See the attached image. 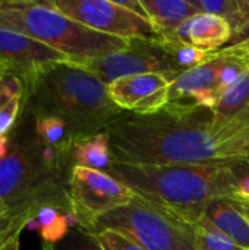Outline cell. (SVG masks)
Wrapping results in <instances>:
<instances>
[{"label": "cell", "mask_w": 249, "mask_h": 250, "mask_svg": "<svg viewBox=\"0 0 249 250\" xmlns=\"http://www.w3.org/2000/svg\"><path fill=\"white\" fill-rule=\"evenodd\" d=\"M219 60H220V63H219V83H220V89L223 92L226 88L233 85L245 72H248V69L245 66H242L241 63L233 62V60H226V59H219Z\"/></svg>", "instance_id": "obj_27"}, {"label": "cell", "mask_w": 249, "mask_h": 250, "mask_svg": "<svg viewBox=\"0 0 249 250\" xmlns=\"http://www.w3.org/2000/svg\"><path fill=\"white\" fill-rule=\"evenodd\" d=\"M141 3L161 40L169 38L181 23L200 13L186 0H141Z\"/></svg>", "instance_id": "obj_15"}, {"label": "cell", "mask_w": 249, "mask_h": 250, "mask_svg": "<svg viewBox=\"0 0 249 250\" xmlns=\"http://www.w3.org/2000/svg\"><path fill=\"white\" fill-rule=\"evenodd\" d=\"M63 212L59 211L57 208H53V207H43L38 212H37V220L40 221L41 224V229L50 226L51 223H54Z\"/></svg>", "instance_id": "obj_31"}, {"label": "cell", "mask_w": 249, "mask_h": 250, "mask_svg": "<svg viewBox=\"0 0 249 250\" xmlns=\"http://www.w3.org/2000/svg\"><path fill=\"white\" fill-rule=\"evenodd\" d=\"M28 220L29 217H10L9 215L0 221V250L10 237L21 234Z\"/></svg>", "instance_id": "obj_29"}, {"label": "cell", "mask_w": 249, "mask_h": 250, "mask_svg": "<svg viewBox=\"0 0 249 250\" xmlns=\"http://www.w3.org/2000/svg\"><path fill=\"white\" fill-rule=\"evenodd\" d=\"M43 250H104L97 234L76 227L69 230L66 237L60 240L59 243L50 245L43 243Z\"/></svg>", "instance_id": "obj_23"}, {"label": "cell", "mask_w": 249, "mask_h": 250, "mask_svg": "<svg viewBox=\"0 0 249 250\" xmlns=\"http://www.w3.org/2000/svg\"><path fill=\"white\" fill-rule=\"evenodd\" d=\"M244 204V208H245V211H247V214H248L249 217V202H242Z\"/></svg>", "instance_id": "obj_39"}, {"label": "cell", "mask_w": 249, "mask_h": 250, "mask_svg": "<svg viewBox=\"0 0 249 250\" xmlns=\"http://www.w3.org/2000/svg\"><path fill=\"white\" fill-rule=\"evenodd\" d=\"M95 75L103 83L109 85L120 78L157 72L166 75L173 81L179 73L167 59V56L160 50L156 40L154 41H141L132 40L131 48L126 51H117L106 54L97 59H91L82 63H78Z\"/></svg>", "instance_id": "obj_9"}, {"label": "cell", "mask_w": 249, "mask_h": 250, "mask_svg": "<svg viewBox=\"0 0 249 250\" xmlns=\"http://www.w3.org/2000/svg\"><path fill=\"white\" fill-rule=\"evenodd\" d=\"M119 231L145 250H198L191 226L135 196L129 204L98 217L91 231Z\"/></svg>", "instance_id": "obj_6"}, {"label": "cell", "mask_w": 249, "mask_h": 250, "mask_svg": "<svg viewBox=\"0 0 249 250\" xmlns=\"http://www.w3.org/2000/svg\"><path fill=\"white\" fill-rule=\"evenodd\" d=\"M233 35L230 23L211 13H197L189 18V42L205 51L216 53L226 47Z\"/></svg>", "instance_id": "obj_14"}, {"label": "cell", "mask_w": 249, "mask_h": 250, "mask_svg": "<svg viewBox=\"0 0 249 250\" xmlns=\"http://www.w3.org/2000/svg\"><path fill=\"white\" fill-rule=\"evenodd\" d=\"M112 163L239 166L249 163V113L217 122L210 110L166 105L150 116L123 111L106 129Z\"/></svg>", "instance_id": "obj_1"}, {"label": "cell", "mask_w": 249, "mask_h": 250, "mask_svg": "<svg viewBox=\"0 0 249 250\" xmlns=\"http://www.w3.org/2000/svg\"><path fill=\"white\" fill-rule=\"evenodd\" d=\"M172 81L157 72L120 78L107 85L113 103L126 113L150 116L160 113L169 104Z\"/></svg>", "instance_id": "obj_10"}, {"label": "cell", "mask_w": 249, "mask_h": 250, "mask_svg": "<svg viewBox=\"0 0 249 250\" xmlns=\"http://www.w3.org/2000/svg\"><path fill=\"white\" fill-rule=\"evenodd\" d=\"M1 250H19V234L10 237V239L6 242V245L1 248Z\"/></svg>", "instance_id": "obj_34"}, {"label": "cell", "mask_w": 249, "mask_h": 250, "mask_svg": "<svg viewBox=\"0 0 249 250\" xmlns=\"http://www.w3.org/2000/svg\"><path fill=\"white\" fill-rule=\"evenodd\" d=\"M213 56L238 62L249 70V18L238 31L233 32L230 42L222 50L213 53Z\"/></svg>", "instance_id": "obj_22"}, {"label": "cell", "mask_w": 249, "mask_h": 250, "mask_svg": "<svg viewBox=\"0 0 249 250\" xmlns=\"http://www.w3.org/2000/svg\"><path fill=\"white\" fill-rule=\"evenodd\" d=\"M247 111H248V113H249V107H248V108H247Z\"/></svg>", "instance_id": "obj_40"}, {"label": "cell", "mask_w": 249, "mask_h": 250, "mask_svg": "<svg viewBox=\"0 0 249 250\" xmlns=\"http://www.w3.org/2000/svg\"><path fill=\"white\" fill-rule=\"evenodd\" d=\"M203 217L238 246L249 250V217L241 201L216 199L208 204Z\"/></svg>", "instance_id": "obj_13"}, {"label": "cell", "mask_w": 249, "mask_h": 250, "mask_svg": "<svg viewBox=\"0 0 249 250\" xmlns=\"http://www.w3.org/2000/svg\"><path fill=\"white\" fill-rule=\"evenodd\" d=\"M116 1H117L122 7H125V9H128V10L134 12L135 15H138V16H141V18L148 19L147 10H145V7L142 6L141 0H116Z\"/></svg>", "instance_id": "obj_32"}, {"label": "cell", "mask_w": 249, "mask_h": 250, "mask_svg": "<svg viewBox=\"0 0 249 250\" xmlns=\"http://www.w3.org/2000/svg\"><path fill=\"white\" fill-rule=\"evenodd\" d=\"M7 151H9V136L0 135V160L7 154Z\"/></svg>", "instance_id": "obj_35"}, {"label": "cell", "mask_w": 249, "mask_h": 250, "mask_svg": "<svg viewBox=\"0 0 249 250\" xmlns=\"http://www.w3.org/2000/svg\"><path fill=\"white\" fill-rule=\"evenodd\" d=\"M32 120H34V133L38 142L70 154V148L73 142L70 139L66 125L62 120L54 117H43V119H32Z\"/></svg>", "instance_id": "obj_20"}, {"label": "cell", "mask_w": 249, "mask_h": 250, "mask_svg": "<svg viewBox=\"0 0 249 250\" xmlns=\"http://www.w3.org/2000/svg\"><path fill=\"white\" fill-rule=\"evenodd\" d=\"M69 227L66 224V218H65V214H62L54 223H51L50 226L41 229L40 231V236L43 239L44 243H50V245H54V243H59L60 240H63L66 237V234L69 233Z\"/></svg>", "instance_id": "obj_28"}, {"label": "cell", "mask_w": 249, "mask_h": 250, "mask_svg": "<svg viewBox=\"0 0 249 250\" xmlns=\"http://www.w3.org/2000/svg\"><path fill=\"white\" fill-rule=\"evenodd\" d=\"M72 212L82 229L91 231L94 221L135 199V195L106 171L73 166L68 179Z\"/></svg>", "instance_id": "obj_7"}, {"label": "cell", "mask_w": 249, "mask_h": 250, "mask_svg": "<svg viewBox=\"0 0 249 250\" xmlns=\"http://www.w3.org/2000/svg\"><path fill=\"white\" fill-rule=\"evenodd\" d=\"M235 174H236L235 199L241 202H249V163L235 166Z\"/></svg>", "instance_id": "obj_30"}, {"label": "cell", "mask_w": 249, "mask_h": 250, "mask_svg": "<svg viewBox=\"0 0 249 250\" xmlns=\"http://www.w3.org/2000/svg\"><path fill=\"white\" fill-rule=\"evenodd\" d=\"M242 6H244V9H245V12H247L249 18V0H242Z\"/></svg>", "instance_id": "obj_38"}, {"label": "cell", "mask_w": 249, "mask_h": 250, "mask_svg": "<svg viewBox=\"0 0 249 250\" xmlns=\"http://www.w3.org/2000/svg\"><path fill=\"white\" fill-rule=\"evenodd\" d=\"M22 105L23 100L18 98L0 108V135L1 136H9L13 129L16 127L21 116H22Z\"/></svg>", "instance_id": "obj_26"}, {"label": "cell", "mask_w": 249, "mask_h": 250, "mask_svg": "<svg viewBox=\"0 0 249 250\" xmlns=\"http://www.w3.org/2000/svg\"><path fill=\"white\" fill-rule=\"evenodd\" d=\"M249 107V70L245 72L233 85L226 88L213 110L217 122H227L242 114Z\"/></svg>", "instance_id": "obj_17"}, {"label": "cell", "mask_w": 249, "mask_h": 250, "mask_svg": "<svg viewBox=\"0 0 249 250\" xmlns=\"http://www.w3.org/2000/svg\"><path fill=\"white\" fill-rule=\"evenodd\" d=\"M70 166H81L98 171H106L112 164L110 139L106 130L73 142L69 154Z\"/></svg>", "instance_id": "obj_16"}, {"label": "cell", "mask_w": 249, "mask_h": 250, "mask_svg": "<svg viewBox=\"0 0 249 250\" xmlns=\"http://www.w3.org/2000/svg\"><path fill=\"white\" fill-rule=\"evenodd\" d=\"M9 66L6 64V63H3V62H0V79H1V75L4 73V70L7 69Z\"/></svg>", "instance_id": "obj_37"}, {"label": "cell", "mask_w": 249, "mask_h": 250, "mask_svg": "<svg viewBox=\"0 0 249 250\" xmlns=\"http://www.w3.org/2000/svg\"><path fill=\"white\" fill-rule=\"evenodd\" d=\"M68 60L54 48L21 32L0 29V62L23 78L41 66Z\"/></svg>", "instance_id": "obj_12"}, {"label": "cell", "mask_w": 249, "mask_h": 250, "mask_svg": "<svg viewBox=\"0 0 249 250\" xmlns=\"http://www.w3.org/2000/svg\"><path fill=\"white\" fill-rule=\"evenodd\" d=\"M25 95V79L18 72L7 67L0 79V108L12 103L13 100Z\"/></svg>", "instance_id": "obj_24"}, {"label": "cell", "mask_w": 249, "mask_h": 250, "mask_svg": "<svg viewBox=\"0 0 249 250\" xmlns=\"http://www.w3.org/2000/svg\"><path fill=\"white\" fill-rule=\"evenodd\" d=\"M95 234L104 250H145L131 237L114 230H103Z\"/></svg>", "instance_id": "obj_25"}, {"label": "cell", "mask_w": 249, "mask_h": 250, "mask_svg": "<svg viewBox=\"0 0 249 250\" xmlns=\"http://www.w3.org/2000/svg\"><path fill=\"white\" fill-rule=\"evenodd\" d=\"M69 173L44 161L34 120L22 114L9 135V151L0 160V201L7 207L9 215L31 218L43 207L70 212Z\"/></svg>", "instance_id": "obj_4"}, {"label": "cell", "mask_w": 249, "mask_h": 250, "mask_svg": "<svg viewBox=\"0 0 249 250\" xmlns=\"http://www.w3.org/2000/svg\"><path fill=\"white\" fill-rule=\"evenodd\" d=\"M189 1L201 13H211L226 19L230 23L233 32L238 31L248 19V15L242 6V0H189Z\"/></svg>", "instance_id": "obj_19"}, {"label": "cell", "mask_w": 249, "mask_h": 250, "mask_svg": "<svg viewBox=\"0 0 249 250\" xmlns=\"http://www.w3.org/2000/svg\"><path fill=\"white\" fill-rule=\"evenodd\" d=\"M65 16L87 28L123 40H160L151 22L122 7L116 0H50Z\"/></svg>", "instance_id": "obj_8"}, {"label": "cell", "mask_w": 249, "mask_h": 250, "mask_svg": "<svg viewBox=\"0 0 249 250\" xmlns=\"http://www.w3.org/2000/svg\"><path fill=\"white\" fill-rule=\"evenodd\" d=\"M191 230L198 250H245L211 226L204 217L191 224Z\"/></svg>", "instance_id": "obj_21"}, {"label": "cell", "mask_w": 249, "mask_h": 250, "mask_svg": "<svg viewBox=\"0 0 249 250\" xmlns=\"http://www.w3.org/2000/svg\"><path fill=\"white\" fill-rule=\"evenodd\" d=\"M219 63L213 57L205 64L178 75L170 83L169 104L185 110H210L219 103L222 89L219 83Z\"/></svg>", "instance_id": "obj_11"}, {"label": "cell", "mask_w": 249, "mask_h": 250, "mask_svg": "<svg viewBox=\"0 0 249 250\" xmlns=\"http://www.w3.org/2000/svg\"><path fill=\"white\" fill-rule=\"evenodd\" d=\"M6 217H9V209H7V207L3 204V201H0V221L4 220Z\"/></svg>", "instance_id": "obj_36"}, {"label": "cell", "mask_w": 249, "mask_h": 250, "mask_svg": "<svg viewBox=\"0 0 249 250\" xmlns=\"http://www.w3.org/2000/svg\"><path fill=\"white\" fill-rule=\"evenodd\" d=\"M0 29L25 34L75 63L126 51L132 44L129 40L84 26L59 12L50 0L0 1Z\"/></svg>", "instance_id": "obj_5"}, {"label": "cell", "mask_w": 249, "mask_h": 250, "mask_svg": "<svg viewBox=\"0 0 249 250\" xmlns=\"http://www.w3.org/2000/svg\"><path fill=\"white\" fill-rule=\"evenodd\" d=\"M136 198L186 224L197 223L208 204L235 199L236 174L230 166H131L112 163L106 170Z\"/></svg>", "instance_id": "obj_3"}, {"label": "cell", "mask_w": 249, "mask_h": 250, "mask_svg": "<svg viewBox=\"0 0 249 250\" xmlns=\"http://www.w3.org/2000/svg\"><path fill=\"white\" fill-rule=\"evenodd\" d=\"M23 79L22 114L62 120L72 142L106 130L123 113L110 98L107 85L75 62L41 66Z\"/></svg>", "instance_id": "obj_2"}, {"label": "cell", "mask_w": 249, "mask_h": 250, "mask_svg": "<svg viewBox=\"0 0 249 250\" xmlns=\"http://www.w3.org/2000/svg\"><path fill=\"white\" fill-rule=\"evenodd\" d=\"M160 50L167 56L178 73H183L189 69L205 64L211 59V53H205L191 44H181L169 40H156Z\"/></svg>", "instance_id": "obj_18"}, {"label": "cell", "mask_w": 249, "mask_h": 250, "mask_svg": "<svg viewBox=\"0 0 249 250\" xmlns=\"http://www.w3.org/2000/svg\"><path fill=\"white\" fill-rule=\"evenodd\" d=\"M25 230L35 231V233H38V234H40V231H41V224H40V221L37 220V217H31V218L26 221V224H25Z\"/></svg>", "instance_id": "obj_33"}]
</instances>
